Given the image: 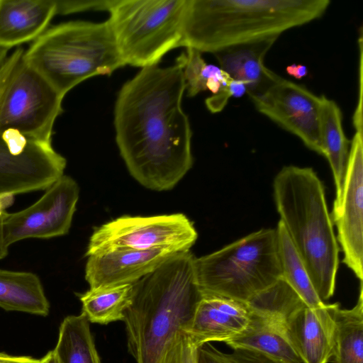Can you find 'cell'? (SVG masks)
Masks as SVG:
<instances>
[{"mask_svg":"<svg viewBox=\"0 0 363 363\" xmlns=\"http://www.w3.org/2000/svg\"><path fill=\"white\" fill-rule=\"evenodd\" d=\"M245 302L216 296H203L185 331L198 347L224 342L241 333L250 320Z\"/></svg>","mask_w":363,"mask_h":363,"instance_id":"obj_16","label":"cell"},{"mask_svg":"<svg viewBox=\"0 0 363 363\" xmlns=\"http://www.w3.org/2000/svg\"><path fill=\"white\" fill-rule=\"evenodd\" d=\"M40 363H58L54 350L49 351L43 358L40 359Z\"/></svg>","mask_w":363,"mask_h":363,"instance_id":"obj_36","label":"cell"},{"mask_svg":"<svg viewBox=\"0 0 363 363\" xmlns=\"http://www.w3.org/2000/svg\"><path fill=\"white\" fill-rule=\"evenodd\" d=\"M330 0H188L182 46L214 53L317 20Z\"/></svg>","mask_w":363,"mask_h":363,"instance_id":"obj_3","label":"cell"},{"mask_svg":"<svg viewBox=\"0 0 363 363\" xmlns=\"http://www.w3.org/2000/svg\"><path fill=\"white\" fill-rule=\"evenodd\" d=\"M337 325L334 351L336 363H363V287L360 281L359 296L351 309L335 313Z\"/></svg>","mask_w":363,"mask_h":363,"instance_id":"obj_24","label":"cell"},{"mask_svg":"<svg viewBox=\"0 0 363 363\" xmlns=\"http://www.w3.org/2000/svg\"><path fill=\"white\" fill-rule=\"evenodd\" d=\"M201 54L187 48L176 60L182 67L186 90L190 97L207 91V84L212 79L230 77L219 67L207 64Z\"/></svg>","mask_w":363,"mask_h":363,"instance_id":"obj_27","label":"cell"},{"mask_svg":"<svg viewBox=\"0 0 363 363\" xmlns=\"http://www.w3.org/2000/svg\"><path fill=\"white\" fill-rule=\"evenodd\" d=\"M198 347L188 334L177 333L159 363H197Z\"/></svg>","mask_w":363,"mask_h":363,"instance_id":"obj_29","label":"cell"},{"mask_svg":"<svg viewBox=\"0 0 363 363\" xmlns=\"http://www.w3.org/2000/svg\"><path fill=\"white\" fill-rule=\"evenodd\" d=\"M190 251L172 255L133 284L124 313L128 349L136 363H159L174 336L189 327L201 294Z\"/></svg>","mask_w":363,"mask_h":363,"instance_id":"obj_2","label":"cell"},{"mask_svg":"<svg viewBox=\"0 0 363 363\" xmlns=\"http://www.w3.org/2000/svg\"><path fill=\"white\" fill-rule=\"evenodd\" d=\"M182 65L143 67L119 90L116 142L130 174L145 187L172 189L193 164L192 131L182 106Z\"/></svg>","mask_w":363,"mask_h":363,"instance_id":"obj_1","label":"cell"},{"mask_svg":"<svg viewBox=\"0 0 363 363\" xmlns=\"http://www.w3.org/2000/svg\"><path fill=\"white\" fill-rule=\"evenodd\" d=\"M177 252L167 248L118 249L93 255L88 257L85 279L90 289L133 284Z\"/></svg>","mask_w":363,"mask_h":363,"instance_id":"obj_14","label":"cell"},{"mask_svg":"<svg viewBox=\"0 0 363 363\" xmlns=\"http://www.w3.org/2000/svg\"><path fill=\"white\" fill-rule=\"evenodd\" d=\"M89 323L82 313L64 318L54 348L58 363H101Z\"/></svg>","mask_w":363,"mask_h":363,"instance_id":"obj_22","label":"cell"},{"mask_svg":"<svg viewBox=\"0 0 363 363\" xmlns=\"http://www.w3.org/2000/svg\"><path fill=\"white\" fill-rule=\"evenodd\" d=\"M23 60L63 96L88 78L110 76L125 65L107 20L48 27L24 50Z\"/></svg>","mask_w":363,"mask_h":363,"instance_id":"obj_5","label":"cell"},{"mask_svg":"<svg viewBox=\"0 0 363 363\" xmlns=\"http://www.w3.org/2000/svg\"><path fill=\"white\" fill-rule=\"evenodd\" d=\"M133 284L89 289L79 295L84 313L89 323L107 325L123 320L131 303Z\"/></svg>","mask_w":363,"mask_h":363,"instance_id":"obj_23","label":"cell"},{"mask_svg":"<svg viewBox=\"0 0 363 363\" xmlns=\"http://www.w3.org/2000/svg\"><path fill=\"white\" fill-rule=\"evenodd\" d=\"M188 0H115L107 19L125 63L157 65L182 46Z\"/></svg>","mask_w":363,"mask_h":363,"instance_id":"obj_7","label":"cell"},{"mask_svg":"<svg viewBox=\"0 0 363 363\" xmlns=\"http://www.w3.org/2000/svg\"><path fill=\"white\" fill-rule=\"evenodd\" d=\"M24 50L18 48L9 54L6 59L0 66V104L6 86L16 67L23 58Z\"/></svg>","mask_w":363,"mask_h":363,"instance_id":"obj_32","label":"cell"},{"mask_svg":"<svg viewBox=\"0 0 363 363\" xmlns=\"http://www.w3.org/2000/svg\"><path fill=\"white\" fill-rule=\"evenodd\" d=\"M225 343L233 349L255 350L281 363H303L287 337L285 327L255 314L250 313L248 324L241 333Z\"/></svg>","mask_w":363,"mask_h":363,"instance_id":"obj_20","label":"cell"},{"mask_svg":"<svg viewBox=\"0 0 363 363\" xmlns=\"http://www.w3.org/2000/svg\"><path fill=\"white\" fill-rule=\"evenodd\" d=\"M286 72L297 79H301L308 74V68L302 65L292 64L286 69Z\"/></svg>","mask_w":363,"mask_h":363,"instance_id":"obj_35","label":"cell"},{"mask_svg":"<svg viewBox=\"0 0 363 363\" xmlns=\"http://www.w3.org/2000/svg\"><path fill=\"white\" fill-rule=\"evenodd\" d=\"M248 96L259 113L298 138L308 149L323 155L319 135L320 96L279 76L264 91Z\"/></svg>","mask_w":363,"mask_h":363,"instance_id":"obj_11","label":"cell"},{"mask_svg":"<svg viewBox=\"0 0 363 363\" xmlns=\"http://www.w3.org/2000/svg\"><path fill=\"white\" fill-rule=\"evenodd\" d=\"M79 189L63 175L33 204L17 212H6L4 219L7 245L27 238H50L66 235L71 227Z\"/></svg>","mask_w":363,"mask_h":363,"instance_id":"obj_12","label":"cell"},{"mask_svg":"<svg viewBox=\"0 0 363 363\" xmlns=\"http://www.w3.org/2000/svg\"><path fill=\"white\" fill-rule=\"evenodd\" d=\"M277 211L323 301L334 294L340 247L329 213L325 188L311 167H283L273 181Z\"/></svg>","mask_w":363,"mask_h":363,"instance_id":"obj_4","label":"cell"},{"mask_svg":"<svg viewBox=\"0 0 363 363\" xmlns=\"http://www.w3.org/2000/svg\"><path fill=\"white\" fill-rule=\"evenodd\" d=\"M197 237L193 223L182 213L122 216L94 230L85 255L118 249L189 251Z\"/></svg>","mask_w":363,"mask_h":363,"instance_id":"obj_9","label":"cell"},{"mask_svg":"<svg viewBox=\"0 0 363 363\" xmlns=\"http://www.w3.org/2000/svg\"><path fill=\"white\" fill-rule=\"evenodd\" d=\"M0 363H40V359L26 356H13L0 353Z\"/></svg>","mask_w":363,"mask_h":363,"instance_id":"obj_34","label":"cell"},{"mask_svg":"<svg viewBox=\"0 0 363 363\" xmlns=\"http://www.w3.org/2000/svg\"><path fill=\"white\" fill-rule=\"evenodd\" d=\"M56 15L55 0H0V46L34 41Z\"/></svg>","mask_w":363,"mask_h":363,"instance_id":"obj_18","label":"cell"},{"mask_svg":"<svg viewBox=\"0 0 363 363\" xmlns=\"http://www.w3.org/2000/svg\"><path fill=\"white\" fill-rule=\"evenodd\" d=\"M57 15H67L86 11H107L115 0H55Z\"/></svg>","mask_w":363,"mask_h":363,"instance_id":"obj_30","label":"cell"},{"mask_svg":"<svg viewBox=\"0 0 363 363\" xmlns=\"http://www.w3.org/2000/svg\"><path fill=\"white\" fill-rule=\"evenodd\" d=\"M246 93V87L243 82L231 79L228 85L218 94L212 95L205 101L207 108L211 113L221 111L232 96L240 97Z\"/></svg>","mask_w":363,"mask_h":363,"instance_id":"obj_31","label":"cell"},{"mask_svg":"<svg viewBox=\"0 0 363 363\" xmlns=\"http://www.w3.org/2000/svg\"><path fill=\"white\" fill-rule=\"evenodd\" d=\"M64 96L23 60L14 70L0 104V133L14 130L52 143Z\"/></svg>","mask_w":363,"mask_h":363,"instance_id":"obj_8","label":"cell"},{"mask_svg":"<svg viewBox=\"0 0 363 363\" xmlns=\"http://www.w3.org/2000/svg\"><path fill=\"white\" fill-rule=\"evenodd\" d=\"M9 50L0 46V66L3 64V62L9 55Z\"/></svg>","mask_w":363,"mask_h":363,"instance_id":"obj_37","label":"cell"},{"mask_svg":"<svg viewBox=\"0 0 363 363\" xmlns=\"http://www.w3.org/2000/svg\"><path fill=\"white\" fill-rule=\"evenodd\" d=\"M0 307L46 316L50 303L40 278L32 272L0 269Z\"/></svg>","mask_w":363,"mask_h":363,"instance_id":"obj_21","label":"cell"},{"mask_svg":"<svg viewBox=\"0 0 363 363\" xmlns=\"http://www.w3.org/2000/svg\"><path fill=\"white\" fill-rule=\"evenodd\" d=\"M319 135L325 157L330 166L336 190L333 207L341 200L349 155V144L342 125V113L337 104L325 95L320 96Z\"/></svg>","mask_w":363,"mask_h":363,"instance_id":"obj_19","label":"cell"},{"mask_svg":"<svg viewBox=\"0 0 363 363\" xmlns=\"http://www.w3.org/2000/svg\"><path fill=\"white\" fill-rule=\"evenodd\" d=\"M194 268L203 296L246 302L282 277L277 230L260 229L195 257Z\"/></svg>","mask_w":363,"mask_h":363,"instance_id":"obj_6","label":"cell"},{"mask_svg":"<svg viewBox=\"0 0 363 363\" xmlns=\"http://www.w3.org/2000/svg\"><path fill=\"white\" fill-rule=\"evenodd\" d=\"M14 201V196L11 194L0 195V259L8 255L7 245L4 232V219L6 208L11 206Z\"/></svg>","mask_w":363,"mask_h":363,"instance_id":"obj_33","label":"cell"},{"mask_svg":"<svg viewBox=\"0 0 363 363\" xmlns=\"http://www.w3.org/2000/svg\"><path fill=\"white\" fill-rule=\"evenodd\" d=\"M245 303L250 313L266 318L284 327L291 315L306 306L282 278Z\"/></svg>","mask_w":363,"mask_h":363,"instance_id":"obj_26","label":"cell"},{"mask_svg":"<svg viewBox=\"0 0 363 363\" xmlns=\"http://www.w3.org/2000/svg\"><path fill=\"white\" fill-rule=\"evenodd\" d=\"M278 250L282 269V279L310 308L323 306L306 267L291 242L283 224L279 220L276 228Z\"/></svg>","mask_w":363,"mask_h":363,"instance_id":"obj_25","label":"cell"},{"mask_svg":"<svg viewBox=\"0 0 363 363\" xmlns=\"http://www.w3.org/2000/svg\"><path fill=\"white\" fill-rule=\"evenodd\" d=\"M363 136L355 128L349 150L342 197L333 207L331 218L337 240L343 252L342 262L362 281L363 279Z\"/></svg>","mask_w":363,"mask_h":363,"instance_id":"obj_13","label":"cell"},{"mask_svg":"<svg viewBox=\"0 0 363 363\" xmlns=\"http://www.w3.org/2000/svg\"><path fill=\"white\" fill-rule=\"evenodd\" d=\"M338 306H305L286 322L287 337L303 363H328L334 356L337 335L335 313Z\"/></svg>","mask_w":363,"mask_h":363,"instance_id":"obj_15","label":"cell"},{"mask_svg":"<svg viewBox=\"0 0 363 363\" xmlns=\"http://www.w3.org/2000/svg\"><path fill=\"white\" fill-rule=\"evenodd\" d=\"M197 363H281L266 354L252 350L233 349L223 352L210 343L198 347Z\"/></svg>","mask_w":363,"mask_h":363,"instance_id":"obj_28","label":"cell"},{"mask_svg":"<svg viewBox=\"0 0 363 363\" xmlns=\"http://www.w3.org/2000/svg\"><path fill=\"white\" fill-rule=\"evenodd\" d=\"M66 160L52 143L0 133V195L45 190L64 175Z\"/></svg>","mask_w":363,"mask_h":363,"instance_id":"obj_10","label":"cell"},{"mask_svg":"<svg viewBox=\"0 0 363 363\" xmlns=\"http://www.w3.org/2000/svg\"><path fill=\"white\" fill-rule=\"evenodd\" d=\"M279 36L272 35L235 45L213 53L219 67L233 79L243 82L246 94L264 91L279 75L267 68L264 59Z\"/></svg>","mask_w":363,"mask_h":363,"instance_id":"obj_17","label":"cell"}]
</instances>
